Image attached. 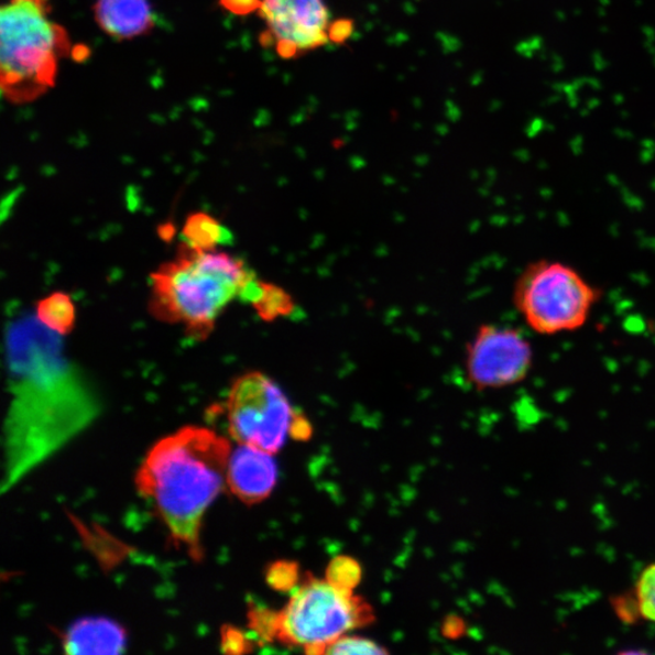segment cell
I'll use <instances>...</instances> for the list:
<instances>
[{"instance_id":"cell-15","label":"cell","mask_w":655,"mask_h":655,"mask_svg":"<svg viewBox=\"0 0 655 655\" xmlns=\"http://www.w3.org/2000/svg\"><path fill=\"white\" fill-rule=\"evenodd\" d=\"M35 316L43 326L66 337L76 327L77 312L73 297L64 292L46 295L35 305Z\"/></svg>"},{"instance_id":"cell-5","label":"cell","mask_w":655,"mask_h":655,"mask_svg":"<svg viewBox=\"0 0 655 655\" xmlns=\"http://www.w3.org/2000/svg\"><path fill=\"white\" fill-rule=\"evenodd\" d=\"M602 292L575 266L554 259L530 262L517 276L512 301L535 335L555 337L588 324Z\"/></svg>"},{"instance_id":"cell-8","label":"cell","mask_w":655,"mask_h":655,"mask_svg":"<svg viewBox=\"0 0 655 655\" xmlns=\"http://www.w3.org/2000/svg\"><path fill=\"white\" fill-rule=\"evenodd\" d=\"M534 359L533 345L521 329L485 324L467 345V376L479 390L516 386L531 374Z\"/></svg>"},{"instance_id":"cell-7","label":"cell","mask_w":655,"mask_h":655,"mask_svg":"<svg viewBox=\"0 0 655 655\" xmlns=\"http://www.w3.org/2000/svg\"><path fill=\"white\" fill-rule=\"evenodd\" d=\"M226 414L229 432L238 444L276 455L291 435L296 412L275 380L252 371L234 379Z\"/></svg>"},{"instance_id":"cell-6","label":"cell","mask_w":655,"mask_h":655,"mask_svg":"<svg viewBox=\"0 0 655 655\" xmlns=\"http://www.w3.org/2000/svg\"><path fill=\"white\" fill-rule=\"evenodd\" d=\"M374 619L372 607L353 591L308 577L276 613L275 640L309 654H324L329 643Z\"/></svg>"},{"instance_id":"cell-21","label":"cell","mask_w":655,"mask_h":655,"mask_svg":"<svg viewBox=\"0 0 655 655\" xmlns=\"http://www.w3.org/2000/svg\"><path fill=\"white\" fill-rule=\"evenodd\" d=\"M220 3L231 14L245 17L259 11L261 0H220Z\"/></svg>"},{"instance_id":"cell-4","label":"cell","mask_w":655,"mask_h":655,"mask_svg":"<svg viewBox=\"0 0 655 655\" xmlns=\"http://www.w3.org/2000/svg\"><path fill=\"white\" fill-rule=\"evenodd\" d=\"M0 80L9 102H33L55 86L70 41L52 18V0H9L0 13Z\"/></svg>"},{"instance_id":"cell-14","label":"cell","mask_w":655,"mask_h":655,"mask_svg":"<svg viewBox=\"0 0 655 655\" xmlns=\"http://www.w3.org/2000/svg\"><path fill=\"white\" fill-rule=\"evenodd\" d=\"M183 243L198 252H216L220 245L231 241V233L206 211L188 214L183 226Z\"/></svg>"},{"instance_id":"cell-12","label":"cell","mask_w":655,"mask_h":655,"mask_svg":"<svg viewBox=\"0 0 655 655\" xmlns=\"http://www.w3.org/2000/svg\"><path fill=\"white\" fill-rule=\"evenodd\" d=\"M125 646V630L102 616L81 618L63 635L67 654H119Z\"/></svg>"},{"instance_id":"cell-2","label":"cell","mask_w":655,"mask_h":655,"mask_svg":"<svg viewBox=\"0 0 655 655\" xmlns=\"http://www.w3.org/2000/svg\"><path fill=\"white\" fill-rule=\"evenodd\" d=\"M98 414V404L69 381H19L4 427L2 493L85 432Z\"/></svg>"},{"instance_id":"cell-23","label":"cell","mask_w":655,"mask_h":655,"mask_svg":"<svg viewBox=\"0 0 655 655\" xmlns=\"http://www.w3.org/2000/svg\"><path fill=\"white\" fill-rule=\"evenodd\" d=\"M313 426L301 413H296L291 427V436L297 440H306L312 437Z\"/></svg>"},{"instance_id":"cell-11","label":"cell","mask_w":655,"mask_h":655,"mask_svg":"<svg viewBox=\"0 0 655 655\" xmlns=\"http://www.w3.org/2000/svg\"><path fill=\"white\" fill-rule=\"evenodd\" d=\"M94 17L99 28L118 41L138 39L156 25L149 0H98Z\"/></svg>"},{"instance_id":"cell-1","label":"cell","mask_w":655,"mask_h":655,"mask_svg":"<svg viewBox=\"0 0 655 655\" xmlns=\"http://www.w3.org/2000/svg\"><path fill=\"white\" fill-rule=\"evenodd\" d=\"M231 445L206 427L186 426L159 440L137 473L173 542L196 563L204 558L201 523L226 484Z\"/></svg>"},{"instance_id":"cell-17","label":"cell","mask_w":655,"mask_h":655,"mask_svg":"<svg viewBox=\"0 0 655 655\" xmlns=\"http://www.w3.org/2000/svg\"><path fill=\"white\" fill-rule=\"evenodd\" d=\"M362 578V568L356 559L340 556L332 559L327 569L326 579L336 587L353 591Z\"/></svg>"},{"instance_id":"cell-16","label":"cell","mask_w":655,"mask_h":655,"mask_svg":"<svg viewBox=\"0 0 655 655\" xmlns=\"http://www.w3.org/2000/svg\"><path fill=\"white\" fill-rule=\"evenodd\" d=\"M629 591L633 597L640 621L655 624V563L641 570L634 588Z\"/></svg>"},{"instance_id":"cell-19","label":"cell","mask_w":655,"mask_h":655,"mask_svg":"<svg viewBox=\"0 0 655 655\" xmlns=\"http://www.w3.org/2000/svg\"><path fill=\"white\" fill-rule=\"evenodd\" d=\"M301 569L294 563L279 561L271 565L266 571V580L272 589L291 591L299 586Z\"/></svg>"},{"instance_id":"cell-20","label":"cell","mask_w":655,"mask_h":655,"mask_svg":"<svg viewBox=\"0 0 655 655\" xmlns=\"http://www.w3.org/2000/svg\"><path fill=\"white\" fill-rule=\"evenodd\" d=\"M254 643L243 631L233 626H223L221 633V647L225 653L242 654L254 649Z\"/></svg>"},{"instance_id":"cell-22","label":"cell","mask_w":655,"mask_h":655,"mask_svg":"<svg viewBox=\"0 0 655 655\" xmlns=\"http://www.w3.org/2000/svg\"><path fill=\"white\" fill-rule=\"evenodd\" d=\"M352 22L350 20H339L332 22L328 30L329 41L335 43H342L347 41L352 33Z\"/></svg>"},{"instance_id":"cell-9","label":"cell","mask_w":655,"mask_h":655,"mask_svg":"<svg viewBox=\"0 0 655 655\" xmlns=\"http://www.w3.org/2000/svg\"><path fill=\"white\" fill-rule=\"evenodd\" d=\"M259 14L279 54L292 58L314 51L329 40L324 0H261Z\"/></svg>"},{"instance_id":"cell-3","label":"cell","mask_w":655,"mask_h":655,"mask_svg":"<svg viewBox=\"0 0 655 655\" xmlns=\"http://www.w3.org/2000/svg\"><path fill=\"white\" fill-rule=\"evenodd\" d=\"M255 273L229 253L198 252L182 242L176 255L151 273L149 313L185 335L206 340L225 309L242 299Z\"/></svg>"},{"instance_id":"cell-13","label":"cell","mask_w":655,"mask_h":655,"mask_svg":"<svg viewBox=\"0 0 655 655\" xmlns=\"http://www.w3.org/2000/svg\"><path fill=\"white\" fill-rule=\"evenodd\" d=\"M242 301L252 305L258 316L265 321H275L291 316L295 303L290 293L279 285L260 281L256 277L248 284Z\"/></svg>"},{"instance_id":"cell-10","label":"cell","mask_w":655,"mask_h":655,"mask_svg":"<svg viewBox=\"0 0 655 655\" xmlns=\"http://www.w3.org/2000/svg\"><path fill=\"white\" fill-rule=\"evenodd\" d=\"M277 480V463L271 452L248 445L231 451L226 485L242 503L255 505L264 502L275 490Z\"/></svg>"},{"instance_id":"cell-18","label":"cell","mask_w":655,"mask_h":655,"mask_svg":"<svg viewBox=\"0 0 655 655\" xmlns=\"http://www.w3.org/2000/svg\"><path fill=\"white\" fill-rule=\"evenodd\" d=\"M324 654H387L376 642L356 635H343L329 643Z\"/></svg>"}]
</instances>
